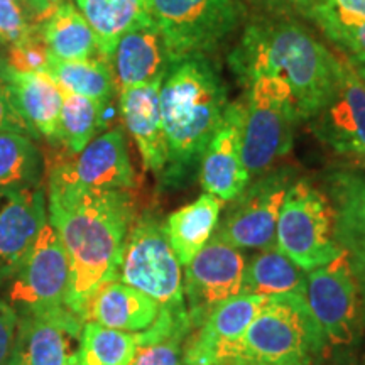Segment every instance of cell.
<instances>
[{"mask_svg": "<svg viewBox=\"0 0 365 365\" xmlns=\"http://www.w3.org/2000/svg\"><path fill=\"white\" fill-rule=\"evenodd\" d=\"M117 281L134 287L159 304V312L185 314L182 269L156 212L135 217L122 247Z\"/></svg>", "mask_w": 365, "mask_h": 365, "instance_id": "cell-5", "label": "cell"}, {"mask_svg": "<svg viewBox=\"0 0 365 365\" xmlns=\"http://www.w3.org/2000/svg\"><path fill=\"white\" fill-rule=\"evenodd\" d=\"M46 223L44 185L0 196V293L24 266Z\"/></svg>", "mask_w": 365, "mask_h": 365, "instance_id": "cell-17", "label": "cell"}, {"mask_svg": "<svg viewBox=\"0 0 365 365\" xmlns=\"http://www.w3.org/2000/svg\"><path fill=\"white\" fill-rule=\"evenodd\" d=\"M61 2L63 0H22L26 12L36 24H41Z\"/></svg>", "mask_w": 365, "mask_h": 365, "instance_id": "cell-38", "label": "cell"}, {"mask_svg": "<svg viewBox=\"0 0 365 365\" xmlns=\"http://www.w3.org/2000/svg\"><path fill=\"white\" fill-rule=\"evenodd\" d=\"M346 58H349V56H346ZM349 61H350V65L354 66V70L357 71V75L364 80V83H365V61H360V59H354V58H349Z\"/></svg>", "mask_w": 365, "mask_h": 365, "instance_id": "cell-42", "label": "cell"}, {"mask_svg": "<svg viewBox=\"0 0 365 365\" xmlns=\"http://www.w3.org/2000/svg\"><path fill=\"white\" fill-rule=\"evenodd\" d=\"M16 325L17 313L0 298V365H9Z\"/></svg>", "mask_w": 365, "mask_h": 365, "instance_id": "cell-37", "label": "cell"}, {"mask_svg": "<svg viewBox=\"0 0 365 365\" xmlns=\"http://www.w3.org/2000/svg\"><path fill=\"white\" fill-rule=\"evenodd\" d=\"M299 120L289 86L281 78L261 75L250 81L242 129V163L250 180L289 153Z\"/></svg>", "mask_w": 365, "mask_h": 365, "instance_id": "cell-6", "label": "cell"}, {"mask_svg": "<svg viewBox=\"0 0 365 365\" xmlns=\"http://www.w3.org/2000/svg\"><path fill=\"white\" fill-rule=\"evenodd\" d=\"M191 331L188 313L159 312L148 330L137 333V349L129 365H185L182 350Z\"/></svg>", "mask_w": 365, "mask_h": 365, "instance_id": "cell-29", "label": "cell"}, {"mask_svg": "<svg viewBox=\"0 0 365 365\" xmlns=\"http://www.w3.org/2000/svg\"><path fill=\"white\" fill-rule=\"evenodd\" d=\"M333 210V234L346 262L365 286V170H339L325 176Z\"/></svg>", "mask_w": 365, "mask_h": 365, "instance_id": "cell-19", "label": "cell"}, {"mask_svg": "<svg viewBox=\"0 0 365 365\" xmlns=\"http://www.w3.org/2000/svg\"><path fill=\"white\" fill-rule=\"evenodd\" d=\"M360 291H362V298H364V303H365V286H360Z\"/></svg>", "mask_w": 365, "mask_h": 365, "instance_id": "cell-45", "label": "cell"}, {"mask_svg": "<svg viewBox=\"0 0 365 365\" xmlns=\"http://www.w3.org/2000/svg\"><path fill=\"white\" fill-rule=\"evenodd\" d=\"M266 299L240 293L213 309L186 339L185 365H237L242 339Z\"/></svg>", "mask_w": 365, "mask_h": 365, "instance_id": "cell-16", "label": "cell"}, {"mask_svg": "<svg viewBox=\"0 0 365 365\" xmlns=\"http://www.w3.org/2000/svg\"><path fill=\"white\" fill-rule=\"evenodd\" d=\"M349 164L352 168H355V170H365V156L355 159V161H350Z\"/></svg>", "mask_w": 365, "mask_h": 365, "instance_id": "cell-44", "label": "cell"}, {"mask_svg": "<svg viewBox=\"0 0 365 365\" xmlns=\"http://www.w3.org/2000/svg\"><path fill=\"white\" fill-rule=\"evenodd\" d=\"M171 61L215 49L242 19L240 0H149Z\"/></svg>", "mask_w": 365, "mask_h": 365, "instance_id": "cell-9", "label": "cell"}, {"mask_svg": "<svg viewBox=\"0 0 365 365\" xmlns=\"http://www.w3.org/2000/svg\"><path fill=\"white\" fill-rule=\"evenodd\" d=\"M222 203L217 196L203 193L193 203L176 210L168 217V220H164L168 240L181 266L190 264L191 259L215 234Z\"/></svg>", "mask_w": 365, "mask_h": 365, "instance_id": "cell-25", "label": "cell"}, {"mask_svg": "<svg viewBox=\"0 0 365 365\" xmlns=\"http://www.w3.org/2000/svg\"><path fill=\"white\" fill-rule=\"evenodd\" d=\"M276 249L304 272L344 254L333 234L330 200L308 180L299 178L287 190L277 218Z\"/></svg>", "mask_w": 365, "mask_h": 365, "instance_id": "cell-8", "label": "cell"}, {"mask_svg": "<svg viewBox=\"0 0 365 365\" xmlns=\"http://www.w3.org/2000/svg\"><path fill=\"white\" fill-rule=\"evenodd\" d=\"M242 81L277 76L289 86L301 120H309L330 98L340 59L307 27L293 21H261L249 26L230 58Z\"/></svg>", "mask_w": 365, "mask_h": 365, "instance_id": "cell-3", "label": "cell"}, {"mask_svg": "<svg viewBox=\"0 0 365 365\" xmlns=\"http://www.w3.org/2000/svg\"><path fill=\"white\" fill-rule=\"evenodd\" d=\"M137 349V333H127L85 322L78 365H129Z\"/></svg>", "mask_w": 365, "mask_h": 365, "instance_id": "cell-32", "label": "cell"}, {"mask_svg": "<svg viewBox=\"0 0 365 365\" xmlns=\"http://www.w3.org/2000/svg\"><path fill=\"white\" fill-rule=\"evenodd\" d=\"M83 323L70 308L17 314L9 365H78Z\"/></svg>", "mask_w": 365, "mask_h": 365, "instance_id": "cell-15", "label": "cell"}, {"mask_svg": "<svg viewBox=\"0 0 365 365\" xmlns=\"http://www.w3.org/2000/svg\"><path fill=\"white\" fill-rule=\"evenodd\" d=\"M159 304L134 287L113 279L91 294L83 309V322L110 330L139 333L156 322Z\"/></svg>", "mask_w": 365, "mask_h": 365, "instance_id": "cell-23", "label": "cell"}, {"mask_svg": "<svg viewBox=\"0 0 365 365\" xmlns=\"http://www.w3.org/2000/svg\"><path fill=\"white\" fill-rule=\"evenodd\" d=\"M41 24L31 19L24 6L16 0H0V46L11 48L34 34Z\"/></svg>", "mask_w": 365, "mask_h": 365, "instance_id": "cell-35", "label": "cell"}, {"mask_svg": "<svg viewBox=\"0 0 365 365\" xmlns=\"http://www.w3.org/2000/svg\"><path fill=\"white\" fill-rule=\"evenodd\" d=\"M261 4H267L271 7H296L307 14L318 0H259Z\"/></svg>", "mask_w": 365, "mask_h": 365, "instance_id": "cell-41", "label": "cell"}, {"mask_svg": "<svg viewBox=\"0 0 365 365\" xmlns=\"http://www.w3.org/2000/svg\"><path fill=\"white\" fill-rule=\"evenodd\" d=\"M107 61L112 68L117 91L164 78L173 63L161 31L154 22L127 33Z\"/></svg>", "mask_w": 365, "mask_h": 365, "instance_id": "cell-20", "label": "cell"}, {"mask_svg": "<svg viewBox=\"0 0 365 365\" xmlns=\"http://www.w3.org/2000/svg\"><path fill=\"white\" fill-rule=\"evenodd\" d=\"M46 75L51 76L63 91L91 98L105 107H108L117 91L112 68L103 58L61 61L51 56Z\"/></svg>", "mask_w": 365, "mask_h": 365, "instance_id": "cell-30", "label": "cell"}, {"mask_svg": "<svg viewBox=\"0 0 365 365\" xmlns=\"http://www.w3.org/2000/svg\"><path fill=\"white\" fill-rule=\"evenodd\" d=\"M159 91L166 140V164L159 175L163 188L178 190L200 168L205 149L225 112L227 86L203 54L173 61Z\"/></svg>", "mask_w": 365, "mask_h": 365, "instance_id": "cell-2", "label": "cell"}, {"mask_svg": "<svg viewBox=\"0 0 365 365\" xmlns=\"http://www.w3.org/2000/svg\"><path fill=\"white\" fill-rule=\"evenodd\" d=\"M75 7L97 36L103 59L127 33L153 22L149 0H75Z\"/></svg>", "mask_w": 365, "mask_h": 365, "instance_id": "cell-24", "label": "cell"}, {"mask_svg": "<svg viewBox=\"0 0 365 365\" xmlns=\"http://www.w3.org/2000/svg\"><path fill=\"white\" fill-rule=\"evenodd\" d=\"M244 267L242 250L215 235L186 264L182 291L193 330L217 307L242 293Z\"/></svg>", "mask_w": 365, "mask_h": 365, "instance_id": "cell-13", "label": "cell"}, {"mask_svg": "<svg viewBox=\"0 0 365 365\" xmlns=\"http://www.w3.org/2000/svg\"><path fill=\"white\" fill-rule=\"evenodd\" d=\"M245 103H228L222 122L200 161V182L205 193L234 202L247 188L250 175L242 163V129Z\"/></svg>", "mask_w": 365, "mask_h": 365, "instance_id": "cell-18", "label": "cell"}, {"mask_svg": "<svg viewBox=\"0 0 365 365\" xmlns=\"http://www.w3.org/2000/svg\"><path fill=\"white\" fill-rule=\"evenodd\" d=\"M163 78L148 85L130 86L120 93L118 107L125 129L135 140L145 170L161 175L166 164V140H164L159 91Z\"/></svg>", "mask_w": 365, "mask_h": 365, "instance_id": "cell-21", "label": "cell"}, {"mask_svg": "<svg viewBox=\"0 0 365 365\" xmlns=\"http://www.w3.org/2000/svg\"><path fill=\"white\" fill-rule=\"evenodd\" d=\"M323 34L345 56L365 61V19L336 11L325 0H318L307 12Z\"/></svg>", "mask_w": 365, "mask_h": 365, "instance_id": "cell-33", "label": "cell"}, {"mask_svg": "<svg viewBox=\"0 0 365 365\" xmlns=\"http://www.w3.org/2000/svg\"><path fill=\"white\" fill-rule=\"evenodd\" d=\"M296 180V171L289 166L274 168L254 178L232 202L213 235L240 250L274 247L282 202Z\"/></svg>", "mask_w": 365, "mask_h": 365, "instance_id": "cell-11", "label": "cell"}, {"mask_svg": "<svg viewBox=\"0 0 365 365\" xmlns=\"http://www.w3.org/2000/svg\"><path fill=\"white\" fill-rule=\"evenodd\" d=\"M307 272L276 245L254 254L245 262L242 276V293L271 298V296L304 293Z\"/></svg>", "mask_w": 365, "mask_h": 365, "instance_id": "cell-27", "label": "cell"}, {"mask_svg": "<svg viewBox=\"0 0 365 365\" xmlns=\"http://www.w3.org/2000/svg\"><path fill=\"white\" fill-rule=\"evenodd\" d=\"M105 110L107 107L95 100L63 91L61 115L53 145L66 154H78L105 125Z\"/></svg>", "mask_w": 365, "mask_h": 365, "instance_id": "cell-31", "label": "cell"}, {"mask_svg": "<svg viewBox=\"0 0 365 365\" xmlns=\"http://www.w3.org/2000/svg\"><path fill=\"white\" fill-rule=\"evenodd\" d=\"M70 259L56 230L48 222L24 266L9 282L0 298L17 314L46 313L70 308Z\"/></svg>", "mask_w": 365, "mask_h": 365, "instance_id": "cell-10", "label": "cell"}, {"mask_svg": "<svg viewBox=\"0 0 365 365\" xmlns=\"http://www.w3.org/2000/svg\"><path fill=\"white\" fill-rule=\"evenodd\" d=\"M325 2L336 11L365 19V0H325Z\"/></svg>", "mask_w": 365, "mask_h": 365, "instance_id": "cell-39", "label": "cell"}, {"mask_svg": "<svg viewBox=\"0 0 365 365\" xmlns=\"http://www.w3.org/2000/svg\"><path fill=\"white\" fill-rule=\"evenodd\" d=\"M48 185L83 190H132L135 175L122 127L95 137L78 154L65 150L46 163Z\"/></svg>", "mask_w": 365, "mask_h": 365, "instance_id": "cell-12", "label": "cell"}, {"mask_svg": "<svg viewBox=\"0 0 365 365\" xmlns=\"http://www.w3.org/2000/svg\"><path fill=\"white\" fill-rule=\"evenodd\" d=\"M303 296L331 360L352 352L365 335V303L345 255L307 272Z\"/></svg>", "mask_w": 365, "mask_h": 365, "instance_id": "cell-7", "label": "cell"}, {"mask_svg": "<svg viewBox=\"0 0 365 365\" xmlns=\"http://www.w3.org/2000/svg\"><path fill=\"white\" fill-rule=\"evenodd\" d=\"M7 63L11 70L19 73H46L51 61V53L38 29L29 38L7 48Z\"/></svg>", "mask_w": 365, "mask_h": 365, "instance_id": "cell-34", "label": "cell"}, {"mask_svg": "<svg viewBox=\"0 0 365 365\" xmlns=\"http://www.w3.org/2000/svg\"><path fill=\"white\" fill-rule=\"evenodd\" d=\"M48 222L63 242L71 267L68 307L83 319L91 294L117 279L122 247L135 220L130 190H83L48 185Z\"/></svg>", "mask_w": 365, "mask_h": 365, "instance_id": "cell-1", "label": "cell"}, {"mask_svg": "<svg viewBox=\"0 0 365 365\" xmlns=\"http://www.w3.org/2000/svg\"><path fill=\"white\" fill-rule=\"evenodd\" d=\"M39 31L53 58L61 61L102 58L93 29L78 9L70 2L59 4L41 22Z\"/></svg>", "mask_w": 365, "mask_h": 365, "instance_id": "cell-26", "label": "cell"}, {"mask_svg": "<svg viewBox=\"0 0 365 365\" xmlns=\"http://www.w3.org/2000/svg\"><path fill=\"white\" fill-rule=\"evenodd\" d=\"M9 70H11V66H9L6 54L0 53V80H2L4 76H6V73H7Z\"/></svg>", "mask_w": 365, "mask_h": 365, "instance_id": "cell-43", "label": "cell"}, {"mask_svg": "<svg viewBox=\"0 0 365 365\" xmlns=\"http://www.w3.org/2000/svg\"><path fill=\"white\" fill-rule=\"evenodd\" d=\"M44 158L36 139L16 132H0V196L43 185Z\"/></svg>", "mask_w": 365, "mask_h": 365, "instance_id": "cell-28", "label": "cell"}, {"mask_svg": "<svg viewBox=\"0 0 365 365\" xmlns=\"http://www.w3.org/2000/svg\"><path fill=\"white\" fill-rule=\"evenodd\" d=\"M0 132H16V134H24L38 139L33 129L16 112L7 86L2 80H0Z\"/></svg>", "mask_w": 365, "mask_h": 365, "instance_id": "cell-36", "label": "cell"}, {"mask_svg": "<svg viewBox=\"0 0 365 365\" xmlns=\"http://www.w3.org/2000/svg\"><path fill=\"white\" fill-rule=\"evenodd\" d=\"M12 105L38 139L54 144L63 107V90L46 73H19L9 70L2 78Z\"/></svg>", "mask_w": 365, "mask_h": 365, "instance_id": "cell-22", "label": "cell"}, {"mask_svg": "<svg viewBox=\"0 0 365 365\" xmlns=\"http://www.w3.org/2000/svg\"><path fill=\"white\" fill-rule=\"evenodd\" d=\"M16 2H21L22 4V0H16ZM22 6H24V4H22Z\"/></svg>", "mask_w": 365, "mask_h": 365, "instance_id": "cell-46", "label": "cell"}, {"mask_svg": "<svg viewBox=\"0 0 365 365\" xmlns=\"http://www.w3.org/2000/svg\"><path fill=\"white\" fill-rule=\"evenodd\" d=\"M328 345L303 293L271 296L250 323L237 365H322Z\"/></svg>", "mask_w": 365, "mask_h": 365, "instance_id": "cell-4", "label": "cell"}, {"mask_svg": "<svg viewBox=\"0 0 365 365\" xmlns=\"http://www.w3.org/2000/svg\"><path fill=\"white\" fill-rule=\"evenodd\" d=\"M333 365H365V335L362 341L355 346L352 352L344 355V357L333 360Z\"/></svg>", "mask_w": 365, "mask_h": 365, "instance_id": "cell-40", "label": "cell"}, {"mask_svg": "<svg viewBox=\"0 0 365 365\" xmlns=\"http://www.w3.org/2000/svg\"><path fill=\"white\" fill-rule=\"evenodd\" d=\"M339 59L335 88L309 120L313 134L350 163L365 156V83L344 53Z\"/></svg>", "mask_w": 365, "mask_h": 365, "instance_id": "cell-14", "label": "cell"}]
</instances>
